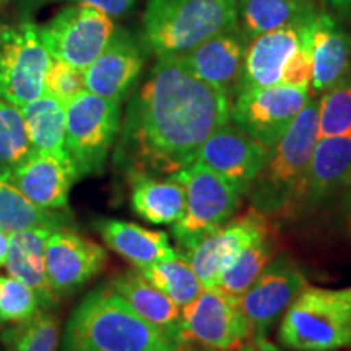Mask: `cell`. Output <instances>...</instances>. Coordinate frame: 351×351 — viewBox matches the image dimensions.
<instances>
[{"instance_id":"obj_17","label":"cell","mask_w":351,"mask_h":351,"mask_svg":"<svg viewBox=\"0 0 351 351\" xmlns=\"http://www.w3.org/2000/svg\"><path fill=\"white\" fill-rule=\"evenodd\" d=\"M269 152L270 148L228 122L202 143L195 161L221 176L244 197L261 173Z\"/></svg>"},{"instance_id":"obj_22","label":"cell","mask_w":351,"mask_h":351,"mask_svg":"<svg viewBox=\"0 0 351 351\" xmlns=\"http://www.w3.org/2000/svg\"><path fill=\"white\" fill-rule=\"evenodd\" d=\"M108 288L117 293L143 320L165 332L178 346L181 345V307L153 287L138 270L116 275L108 283Z\"/></svg>"},{"instance_id":"obj_21","label":"cell","mask_w":351,"mask_h":351,"mask_svg":"<svg viewBox=\"0 0 351 351\" xmlns=\"http://www.w3.org/2000/svg\"><path fill=\"white\" fill-rule=\"evenodd\" d=\"M311 91L324 93L345 80L351 67V34L337 23L328 13L314 16L311 34Z\"/></svg>"},{"instance_id":"obj_32","label":"cell","mask_w":351,"mask_h":351,"mask_svg":"<svg viewBox=\"0 0 351 351\" xmlns=\"http://www.w3.org/2000/svg\"><path fill=\"white\" fill-rule=\"evenodd\" d=\"M32 153L21 108L0 98V179H5Z\"/></svg>"},{"instance_id":"obj_29","label":"cell","mask_w":351,"mask_h":351,"mask_svg":"<svg viewBox=\"0 0 351 351\" xmlns=\"http://www.w3.org/2000/svg\"><path fill=\"white\" fill-rule=\"evenodd\" d=\"M276 256L275 238L270 230L247 244L219 275L215 289L231 298H239L254 283L258 274Z\"/></svg>"},{"instance_id":"obj_23","label":"cell","mask_w":351,"mask_h":351,"mask_svg":"<svg viewBox=\"0 0 351 351\" xmlns=\"http://www.w3.org/2000/svg\"><path fill=\"white\" fill-rule=\"evenodd\" d=\"M95 228L108 247L134 263L135 269L169 261L179 254L163 231H152L135 223L114 218L96 219Z\"/></svg>"},{"instance_id":"obj_12","label":"cell","mask_w":351,"mask_h":351,"mask_svg":"<svg viewBox=\"0 0 351 351\" xmlns=\"http://www.w3.org/2000/svg\"><path fill=\"white\" fill-rule=\"evenodd\" d=\"M306 285L304 274L288 254L282 252L271 258L251 287L236 298L251 337L267 335Z\"/></svg>"},{"instance_id":"obj_30","label":"cell","mask_w":351,"mask_h":351,"mask_svg":"<svg viewBox=\"0 0 351 351\" xmlns=\"http://www.w3.org/2000/svg\"><path fill=\"white\" fill-rule=\"evenodd\" d=\"M137 270L181 309L191 304L204 289L195 271L192 270L181 252L178 254V257L169 258V261L140 267Z\"/></svg>"},{"instance_id":"obj_8","label":"cell","mask_w":351,"mask_h":351,"mask_svg":"<svg viewBox=\"0 0 351 351\" xmlns=\"http://www.w3.org/2000/svg\"><path fill=\"white\" fill-rule=\"evenodd\" d=\"M52 57L32 21L0 32V98L23 108L46 93Z\"/></svg>"},{"instance_id":"obj_28","label":"cell","mask_w":351,"mask_h":351,"mask_svg":"<svg viewBox=\"0 0 351 351\" xmlns=\"http://www.w3.org/2000/svg\"><path fill=\"white\" fill-rule=\"evenodd\" d=\"M33 150H65V104L44 93L21 108Z\"/></svg>"},{"instance_id":"obj_25","label":"cell","mask_w":351,"mask_h":351,"mask_svg":"<svg viewBox=\"0 0 351 351\" xmlns=\"http://www.w3.org/2000/svg\"><path fill=\"white\" fill-rule=\"evenodd\" d=\"M132 186V208L152 225H174L186 207V192L173 176L127 174Z\"/></svg>"},{"instance_id":"obj_18","label":"cell","mask_w":351,"mask_h":351,"mask_svg":"<svg viewBox=\"0 0 351 351\" xmlns=\"http://www.w3.org/2000/svg\"><path fill=\"white\" fill-rule=\"evenodd\" d=\"M77 179L80 178L67 150H33L3 181L19 189L26 199L39 207L67 210L70 189Z\"/></svg>"},{"instance_id":"obj_14","label":"cell","mask_w":351,"mask_h":351,"mask_svg":"<svg viewBox=\"0 0 351 351\" xmlns=\"http://www.w3.org/2000/svg\"><path fill=\"white\" fill-rule=\"evenodd\" d=\"M351 186V134L320 137L287 215L313 212L341 189Z\"/></svg>"},{"instance_id":"obj_24","label":"cell","mask_w":351,"mask_h":351,"mask_svg":"<svg viewBox=\"0 0 351 351\" xmlns=\"http://www.w3.org/2000/svg\"><path fill=\"white\" fill-rule=\"evenodd\" d=\"M49 234L51 230L13 232L5 262L8 275L32 288L46 311H51L59 302V298L49 287L46 274V243Z\"/></svg>"},{"instance_id":"obj_16","label":"cell","mask_w":351,"mask_h":351,"mask_svg":"<svg viewBox=\"0 0 351 351\" xmlns=\"http://www.w3.org/2000/svg\"><path fill=\"white\" fill-rule=\"evenodd\" d=\"M269 231L265 215L256 212L226 221L217 231L202 238L194 247L181 252L205 289L215 288L219 275L247 244Z\"/></svg>"},{"instance_id":"obj_35","label":"cell","mask_w":351,"mask_h":351,"mask_svg":"<svg viewBox=\"0 0 351 351\" xmlns=\"http://www.w3.org/2000/svg\"><path fill=\"white\" fill-rule=\"evenodd\" d=\"M86 90L85 73L62 60L51 59L46 73V93L67 104Z\"/></svg>"},{"instance_id":"obj_3","label":"cell","mask_w":351,"mask_h":351,"mask_svg":"<svg viewBox=\"0 0 351 351\" xmlns=\"http://www.w3.org/2000/svg\"><path fill=\"white\" fill-rule=\"evenodd\" d=\"M142 25L156 57H178L238 28V0H148Z\"/></svg>"},{"instance_id":"obj_19","label":"cell","mask_w":351,"mask_h":351,"mask_svg":"<svg viewBox=\"0 0 351 351\" xmlns=\"http://www.w3.org/2000/svg\"><path fill=\"white\" fill-rule=\"evenodd\" d=\"M143 65V47L127 32H116L106 49L83 72L86 91L121 104L137 85Z\"/></svg>"},{"instance_id":"obj_11","label":"cell","mask_w":351,"mask_h":351,"mask_svg":"<svg viewBox=\"0 0 351 351\" xmlns=\"http://www.w3.org/2000/svg\"><path fill=\"white\" fill-rule=\"evenodd\" d=\"M181 335L182 341L231 351L251 337V328L236 298L215 288H204L191 304L181 309Z\"/></svg>"},{"instance_id":"obj_7","label":"cell","mask_w":351,"mask_h":351,"mask_svg":"<svg viewBox=\"0 0 351 351\" xmlns=\"http://www.w3.org/2000/svg\"><path fill=\"white\" fill-rule=\"evenodd\" d=\"M186 192L182 217L174 223L173 236L181 247L189 251L202 238L217 231L234 217L243 195L207 166L194 161L173 176Z\"/></svg>"},{"instance_id":"obj_20","label":"cell","mask_w":351,"mask_h":351,"mask_svg":"<svg viewBox=\"0 0 351 351\" xmlns=\"http://www.w3.org/2000/svg\"><path fill=\"white\" fill-rule=\"evenodd\" d=\"M244 36L238 28L207 39L186 54L178 56L192 75L230 95L238 91L244 59Z\"/></svg>"},{"instance_id":"obj_9","label":"cell","mask_w":351,"mask_h":351,"mask_svg":"<svg viewBox=\"0 0 351 351\" xmlns=\"http://www.w3.org/2000/svg\"><path fill=\"white\" fill-rule=\"evenodd\" d=\"M112 19L93 7H65L39 28V39L52 59L85 70L98 59L116 34Z\"/></svg>"},{"instance_id":"obj_40","label":"cell","mask_w":351,"mask_h":351,"mask_svg":"<svg viewBox=\"0 0 351 351\" xmlns=\"http://www.w3.org/2000/svg\"><path fill=\"white\" fill-rule=\"evenodd\" d=\"M332 7L339 8V10H351V0H326Z\"/></svg>"},{"instance_id":"obj_15","label":"cell","mask_w":351,"mask_h":351,"mask_svg":"<svg viewBox=\"0 0 351 351\" xmlns=\"http://www.w3.org/2000/svg\"><path fill=\"white\" fill-rule=\"evenodd\" d=\"M108 254L95 241L70 228L51 231L46 243V274L54 295H72L104 269Z\"/></svg>"},{"instance_id":"obj_27","label":"cell","mask_w":351,"mask_h":351,"mask_svg":"<svg viewBox=\"0 0 351 351\" xmlns=\"http://www.w3.org/2000/svg\"><path fill=\"white\" fill-rule=\"evenodd\" d=\"M69 213L43 208L21 194L19 189L0 179V230L7 234L29 230L67 228Z\"/></svg>"},{"instance_id":"obj_13","label":"cell","mask_w":351,"mask_h":351,"mask_svg":"<svg viewBox=\"0 0 351 351\" xmlns=\"http://www.w3.org/2000/svg\"><path fill=\"white\" fill-rule=\"evenodd\" d=\"M315 15L300 23L262 33L249 39L251 43L245 46L236 93L251 88L282 85L283 75L291 60L311 39Z\"/></svg>"},{"instance_id":"obj_1","label":"cell","mask_w":351,"mask_h":351,"mask_svg":"<svg viewBox=\"0 0 351 351\" xmlns=\"http://www.w3.org/2000/svg\"><path fill=\"white\" fill-rule=\"evenodd\" d=\"M231 96L207 85L178 57H158L127 106L114 163L125 174L174 176L230 122Z\"/></svg>"},{"instance_id":"obj_5","label":"cell","mask_w":351,"mask_h":351,"mask_svg":"<svg viewBox=\"0 0 351 351\" xmlns=\"http://www.w3.org/2000/svg\"><path fill=\"white\" fill-rule=\"evenodd\" d=\"M278 340L289 351H339L351 346V287L306 285L282 315Z\"/></svg>"},{"instance_id":"obj_4","label":"cell","mask_w":351,"mask_h":351,"mask_svg":"<svg viewBox=\"0 0 351 351\" xmlns=\"http://www.w3.org/2000/svg\"><path fill=\"white\" fill-rule=\"evenodd\" d=\"M317 108L319 99L309 98L278 142L270 148L261 173L245 194L256 212L265 217L287 212L319 140Z\"/></svg>"},{"instance_id":"obj_39","label":"cell","mask_w":351,"mask_h":351,"mask_svg":"<svg viewBox=\"0 0 351 351\" xmlns=\"http://www.w3.org/2000/svg\"><path fill=\"white\" fill-rule=\"evenodd\" d=\"M179 351H221V350H210V348H205V346L192 343V341H182V343L179 345Z\"/></svg>"},{"instance_id":"obj_26","label":"cell","mask_w":351,"mask_h":351,"mask_svg":"<svg viewBox=\"0 0 351 351\" xmlns=\"http://www.w3.org/2000/svg\"><path fill=\"white\" fill-rule=\"evenodd\" d=\"M314 0H238V26L245 39L300 23L317 13Z\"/></svg>"},{"instance_id":"obj_34","label":"cell","mask_w":351,"mask_h":351,"mask_svg":"<svg viewBox=\"0 0 351 351\" xmlns=\"http://www.w3.org/2000/svg\"><path fill=\"white\" fill-rule=\"evenodd\" d=\"M36 293L10 275H0V324H16L41 311Z\"/></svg>"},{"instance_id":"obj_6","label":"cell","mask_w":351,"mask_h":351,"mask_svg":"<svg viewBox=\"0 0 351 351\" xmlns=\"http://www.w3.org/2000/svg\"><path fill=\"white\" fill-rule=\"evenodd\" d=\"M121 122L119 103L86 90L65 104V150L78 178L103 173Z\"/></svg>"},{"instance_id":"obj_41","label":"cell","mask_w":351,"mask_h":351,"mask_svg":"<svg viewBox=\"0 0 351 351\" xmlns=\"http://www.w3.org/2000/svg\"><path fill=\"white\" fill-rule=\"evenodd\" d=\"M0 32H2V29H0Z\"/></svg>"},{"instance_id":"obj_38","label":"cell","mask_w":351,"mask_h":351,"mask_svg":"<svg viewBox=\"0 0 351 351\" xmlns=\"http://www.w3.org/2000/svg\"><path fill=\"white\" fill-rule=\"evenodd\" d=\"M8 245H10V234L0 230V269H5L8 256Z\"/></svg>"},{"instance_id":"obj_31","label":"cell","mask_w":351,"mask_h":351,"mask_svg":"<svg viewBox=\"0 0 351 351\" xmlns=\"http://www.w3.org/2000/svg\"><path fill=\"white\" fill-rule=\"evenodd\" d=\"M60 322L51 311L41 309L32 319L8 324L0 330V343L5 351H57Z\"/></svg>"},{"instance_id":"obj_2","label":"cell","mask_w":351,"mask_h":351,"mask_svg":"<svg viewBox=\"0 0 351 351\" xmlns=\"http://www.w3.org/2000/svg\"><path fill=\"white\" fill-rule=\"evenodd\" d=\"M62 351H179V346L106 287L88 293L73 309Z\"/></svg>"},{"instance_id":"obj_10","label":"cell","mask_w":351,"mask_h":351,"mask_svg":"<svg viewBox=\"0 0 351 351\" xmlns=\"http://www.w3.org/2000/svg\"><path fill=\"white\" fill-rule=\"evenodd\" d=\"M311 98L309 86L274 85L239 91L230 122L263 147L271 148Z\"/></svg>"},{"instance_id":"obj_36","label":"cell","mask_w":351,"mask_h":351,"mask_svg":"<svg viewBox=\"0 0 351 351\" xmlns=\"http://www.w3.org/2000/svg\"><path fill=\"white\" fill-rule=\"evenodd\" d=\"M73 2L93 7L109 19H116V16H122L127 12H130L137 3V0H73Z\"/></svg>"},{"instance_id":"obj_37","label":"cell","mask_w":351,"mask_h":351,"mask_svg":"<svg viewBox=\"0 0 351 351\" xmlns=\"http://www.w3.org/2000/svg\"><path fill=\"white\" fill-rule=\"evenodd\" d=\"M234 351H287L282 346L271 343L267 335H252L243 341Z\"/></svg>"},{"instance_id":"obj_33","label":"cell","mask_w":351,"mask_h":351,"mask_svg":"<svg viewBox=\"0 0 351 351\" xmlns=\"http://www.w3.org/2000/svg\"><path fill=\"white\" fill-rule=\"evenodd\" d=\"M317 127L320 137L351 134V80H341L324 91L319 99Z\"/></svg>"}]
</instances>
